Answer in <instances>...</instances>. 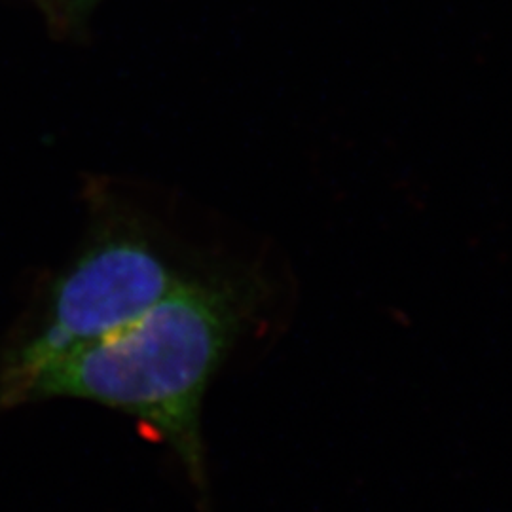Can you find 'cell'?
<instances>
[{
  "label": "cell",
  "instance_id": "6da1fadb",
  "mask_svg": "<svg viewBox=\"0 0 512 512\" xmlns=\"http://www.w3.org/2000/svg\"><path fill=\"white\" fill-rule=\"evenodd\" d=\"M268 294L266 279L249 268L190 274L126 327L40 372L21 404L82 399L145 421L207 505L203 397Z\"/></svg>",
  "mask_w": 512,
  "mask_h": 512
},
{
  "label": "cell",
  "instance_id": "7a4b0ae2",
  "mask_svg": "<svg viewBox=\"0 0 512 512\" xmlns=\"http://www.w3.org/2000/svg\"><path fill=\"white\" fill-rule=\"evenodd\" d=\"M97 209L84 249L55 275L37 317L2 353L0 408L21 404L40 372L126 327L190 275L143 217L114 202Z\"/></svg>",
  "mask_w": 512,
  "mask_h": 512
},
{
  "label": "cell",
  "instance_id": "3957f363",
  "mask_svg": "<svg viewBox=\"0 0 512 512\" xmlns=\"http://www.w3.org/2000/svg\"><path fill=\"white\" fill-rule=\"evenodd\" d=\"M99 2L101 0H52L46 18L59 31L76 29L88 19Z\"/></svg>",
  "mask_w": 512,
  "mask_h": 512
},
{
  "label": "cell",
  "instance_id": "277c9868",
  "mask_svg": "<svg viewBox=\"0 0 512 512\" xmlns=\"http://www.w3.org/2000/svg\"><path fill=\"white\" fill-rule=\"evenodd\" d=\"M35 2H37L38 8L44 12V16H48L50 6H52V0H35Z\"/></svg>",
  "mask_w": 512,
  "mask_h": 512
}]
</instances>
